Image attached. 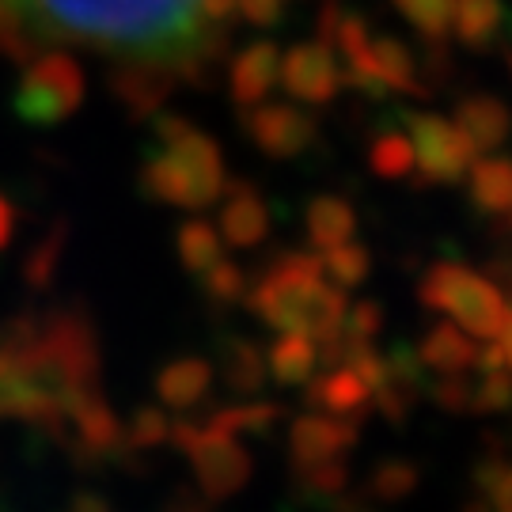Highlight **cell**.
I'll use <instances>...</instances> for the list:
<instances>
[{"instance_id": "cell-23", "label": "cell", "mask_w": 512, "mask_h": 512, "mask_svg": "<svg viewBox=\"0 0 512 512\" xmlns=\"http://www.w3.org/2000/svg\"><path fill=\"white\" fill-rule=\"evenodd\" d=\"M368 160H372V171L384 175V179H406L418 167L406 133H380L368 148Z\"/></svg>"}, {"instance_id": "cell-34", "label": "cell", "mask_w": 512, "mask_h": 512, "mask_svg": "<svg viewBox=\"0 0 512 512\" xmlns=\"http://www.w3.org/2000/svg\"><path fill=\"white\" fill-rule=\"evenodd\" d=\"M497 357H501V365H505V372H512V319L505 323V330H501V338L494 342Z\"/></svg>"}, {"instance_id": "cell-11", "label": "cell", "mask_w": 512, "mask_h": 512, "mask_svg": "<svg viewBox=\"0 0 512 512\" xmlns=\"http://www.w3.org/2000/svg\"><path fill=\"white\" fill-rule=\"evenodd\" d=\"M459 126V133L471 141L478 156L482 152H494V148L505 145V137H509L512 129V114L509 107L494 99V95H471V99H463L456 107V118H452Z\"/></svg>"}, {"instance_id": "cell-25", "label": "cell", "mask_w": 512, "mask_h": 512, "mask_svg": "<svg viewBox=\"0 0 512 512\" xmlns=\"http://www.w3.org/2000/svg\"><path fill=\"white\" fill-rule=\"evenodd\" d=\"M395 8L403 12L425 38H444L452 31V8L456 0H395Z\"/></svg>"}, {"instance_id": "cell-19", "label": "cell", "mask_w": 512, "mask_h": 512, "mask_svg": "<svg viewBox=\"0 0 512 512\" xmlns=\"http://www.w3.org/2000/svg\"><path fill=\"white\" fill-rule=\"evenodd\" d=\"M368 61H372V69L380 76V84H384L387 92L391 88H403V92H418V69H414V57L406 50L399 38L391 35H372L368 42Z\"/></svg>"}, {"instance_id": "cell-29", "label": "cell", "mask_w": 512, "mask_h": 512, "mask_svg": "<svg viewBox=\"0 0 512 512\" xmlns=\"http://www.w3.org/2000/svg\"><path fill=\"white\" fill-rule=\"evenodd\" d=\"M509 399H512V372H505V368L482 372L478 387L471 391V406L475 410H505Z\"/></svg>"}, {"instance_id": "cell-8", "label": "cell", "mask_w": 512, "mask_h": 512, "mask_svg": "<svg viewBox=\"0 0 512 512\" xmlns=\"http://www.w3.org/2000/svg\"><path fill=\"white\" fill-rule=\"evenodd\" d=\"M281 84L296 103H330L342 88V69L323 42H300L281 57Z\"/></svg>"}, {"instance_id": "cell-9", "label": "cell", "mask_w": 512, "mask_h": 512, "mask_svg": "<svg viewBox=\"0 0 512 512\" xmlns=\"http://www.w3.org/2000/svg\"><path fill=\"white\" fill-rule=\"evenodd\" d=\"M247 133L266 156L274 160H293L315 137V122L293 103H258L247 114Z\"/></svg>"}, {"instance_id": "cell-4", "label": "cell", "mask_w": 512, "mask_h": 512, "mask_svg": "<svg viewBox=\"0 0 512 512\" xmlns=\"http://www.w3.org/2000/svg\"><path fill=\"white\" fill-rule=\"evenodd\" d=\"M421 300L440 315H448V323H456L467 338H486V342H497L512 319L509 300L494 281H486L475 270H463L456 262H437L421 277Z\"/></svg>"}, {"instance_id": "cell-30", "label": "cell", "mask_w": 512, "mask_h": 512, "mask_svg": "<svg viewBox=\"0 0 512 512\" xmlns=\"http://www.w3.org/2000/svg\"><path fill=\"white\" fill-rule=\"evenodd\" d=\"M281 8H285V0H236V16H243L255 27H274L281 19Z\"/></svg>"}, {"instance_id": "cell-20", "label": "cell", "mask_w": 512, "mask_h": 512, "mask_svg": "<svg viewBox=\"0 0 512 512\" xmlns=\"http://www.w3.org/2000/svg\"><path fill=\"white\" fill-rule=\"evenodd\" d=\"M505 23V4L501 0H456L452 8V31L467 46H486Z\"/></svg>"}, {"instance_id": "cell-3", "label": "cell", "mask_w": 512, "mask_h": 512, "mask_svg": "<svg viewBox=\"0 0 512 512\" xmlns=\"http://www.w3.org/2000/svg\"><path fill=\"white\" fill-rule=\"evenodd\" d=\"M160 141L164 152L152 156L145 167V186L152 198L202 209L228 190L220 148L202 129H194L183 118H160Z\"/></svg>"}, {"instance_id": "cell-17", "label": "cell", "mask_w": 512, "mask_h": 512, "mask_svg": "<svg viewBox=\"0 0 512 512\" xmlns=\"http://www.w3.org/2000/svg\"><path fill=\"white\" fill-rule=\"evenodd\" d=\"M319 365H323V353L304 334H281L266 353V368L277 376V384L285 387L308 384Z\"/></svg>"}, {"instance_id": "cell-2", "label": "cell", "mask_w": 512, "mask_h": 512, "mask_svg": "<svg viewBox=\"0 0 512 512\" xmlns=\"http://www.w3.org/2000/svg\"><path fill=\"white\" fill-rule=\"evenodd\" d=\"M251 308L262 323L281 334H304L323 353L342 334L349 300L338 285L327 281L319 255H285L251 289Z\"/></svg>"}, {"instance_id": "cell-27", "label": "cell", "mask_w": 512, "mask_h": 512, "mask_svg": "<svg viewBox=\"0 0 512 512\" xmlns=\"http://www.w3.org/2000/svg\"><path fill=\"white\" fill-rule=\"evenodd\" d=\"M414 482H418V471H414L410 463L387 459V463H380V467L372 471L368 490H372V497H380V501H403V497L414 490Z\"/></svg>"}, {"instance_id": "cell-15", "label": "cell", "mask_w": 512, "mask_h": 512, "mask_svg": "<svg viewBox=\"0 0 512 512\" xmlns=\"http://www.w3.org/2000/svg\"><path fill=\"white\" fill-rule=\"evenodd\" d=\"M308 243L319 251V258L330 255V251H338V247H346L353 243V232H357V213H353V205L342 202V198H334V194H323V198H315L308 205Z\"/></svg>"}, {"instance_id": "cell-7", "label": "cell", "mask_w": 512, "mask_h": 512, "mask_svg": "<svg viewBox=\"0 0 512 512\" xmlns=\"http://www.w3.org/2000/svg\"><path fill=\"white\" fill-rule=\"evenodd\" d=\"M353 444H357V425L330 418V414H304L289 429V452H293V463L300 475L346 463V452Z\"/></svg>"}, {"instance_id": "cell-16", "label": "cell", "mask_w": 512, "mask_h": 512, "mask_svg": "<svg viewBox=\"0 0 512 512\" xmlns=\"http://www.w3.org/2000/svg\"><path fill=\"white\" fill-rule=\"evenodd\" d=\"M213 387V368L202 357H183V361H171L156 380V395L160 403L171 410H194L209 395Z\"/></svg>"}, {"instance_id": "cell-1", "label": "cell", "mask_w": 512, "mask_h": 512, "mask_svg": "<svg viewBox=\"0 0 512 512\" xmlns=\"http://www.w3.org/2000/svg\"><path fill=\"white\" fill-rule=\"evenodd\" d=\"M0 38L69 61L88 50L129 65H171L209 31L198 0H0Z\"/></svg>"}, {"instance_id": "cell-35", "label": "cell", "mask_w": 512, "mask_h": 512, "mask_svg": "<svg viewBox=\"0 0 512 512\" xmlns=\"http://www.w3.org/2000/svg\"><path fill=\"white\" fill-rule=\"evenodd\" d=\"M509 65H512V61H509Z\"/></svg>"}, {"instance_id": "cell-33", "label": "cell", "mask_w": 512, "mask_h": 512, "mask_svg": "<svg viewBox=\"0 0 512 512\" xmlns=\"http://www.w3.org/2000/svg\"><path fill=\"white\" fill-rule=\"evenodd\" d=\"M490 509L512 512V467H501L490 478Z\"/></svg>"}, {"instance_id": "cell-5", "label": "cell", "mask_w": 512, "mask_h": 512, "mask_svg": "<svg viewBox=\"0 0 512 512\" xmlns=\"http://www.w3.org/2000/svg\"><path fill=\"white\" fill-rule=\"evenodd\" d=\"M171 433H175V440L183 444V452L190 456L194 478L205 490V497L224 501V497L239 494L247 486L251 456L243 452V444L236 437L220 433L217 425H209V421H179Z\"/></svg>"}, {"instance_id": "cell-18", "label": "cell", "mask_w": 512, "mask_h": 512, "mask_svg": "<svg viewBox=\"0 0 512 512\" xmlns=\"http://www.w3.org/2000/svg\"><path fill=\"white\" fill-rule=\"evenodd\" d=\"M471 198L482 213H512V160L486 156L471 167Z\"/></svg>"}, {"instance_id": "cell-10", "label": "cell", "mask_w": 512, "mask_h": 512, "mask_svg": "<svg viewBox=\"0 0 512 512\" xmlns=\"http://www.w3.org/2000/svg\"><path fill=\"white\" fill-rule=\"evenodd\" d=\"M281 80V50L274 42H255L232 61V99L239 107H258Z\"/></svg>"}, {"instance_id": "cell-26", "label": "cell", "mask_w": 512, "mask_h": 512, "mask_svg": "<svg viewBox=\"0 0 512 512\" xmlns=\"http://www.w3.org/2000/svg\"><path fill=\"white\" fill-rule=\"evenodd\" d=\"M277 418V406L258 403V406H232V410H220L209 418V425H217L220 433L228 437H243V433H266Z\"/></svg>"}, {"instance_id": "cell-6", "label": "cell", "mask_w": 512, "mask_h": 512, "mask_svg": "<svg viewBox=\"0 0 512 512\" xmlns=\"http://www.w3.org/2000/svg\"><path fill=\"white\" fill-rule=\"evenodd\" d=\"M406 137L414 148V164L429 183H459L463 175H471L478 152L471 141L459 133L452 118L440 114H410L406 118Z\"/></svg>"}, {"instance_id": "cell-24", "label": "cell", "mask_w": 512, "mask_h": 512, "mask_svg": "<svg viewBox=\"0 0 512 512\" xmlns=\"http://www.w3.org/2000/svg\"><path fill=\"white\" fill-rule=\"evenodd\" d=\"M323 262V274H327L330 285H338L342 293L346 289H357L361 281L368 277V266H372V258L361 243H346V247H338V251H330V255L319 258Z\"/></svg>"}, {"instance_id": "cell-22", "label": "cell", "mask_w": 512, "mask_h": 512, "mask_svg": "<svg viewBox=\"0 0 512 512\" xmlns=\"http://www.w3.org/2000/svg\"><path fill=\"white\" fill-rule=\"evenodd\" d=\"M224 380L236 387V391H258L266 380V357L258 353V346L251 342H228L224 349Z\"/></svg>"}, {"instance_id": "cell-28", "label": "cell", "mask_w": 512, "mask_h": 512, "mask_svg": "<svg viewBox=\"0 0 512 512\" xmlns=\"http://www.w3.org/2000/svg\"><path fill=\"white\" fill-rule=\"evenodd\" d=\"M205 281V293L213 296V300H220V304H236V300H243L247 296V274L239 270L232 258H224V262H217L209 274H202Z\"/></svg>"}, {"instance_id": "cell-21", "label": "cell", "mask_w": 512, "mask_h": 512, "mask_svg": "<svg viewBox=\"0 0 512 512\" xmlns=\"http://www.w3.org/2000/svg\"><path fill=\"white\" fill-rule=\"evenodd\" d=\"M179 258H183V266L190 274H209L217 262H224V239L213 224H205V220H190L183 224V232H179Z\"/></svg>"}, {"instance_id": "cell-32", "label": "cell", "mask_w": 512, "mask_h": 512, "mask_svg": "<svg viewBox=\"0 0 512 512\" xmlns=\"http://www.w3.org/2000/svg\"><path fill=\"white\" fill-rule=\"evenodd\" d=\"M198 16H202L205 31H217L236 16V0H198Z\"/></svg>"}, {"instance_id": "cell-31", "label": "cell", "mask_w": 512, "mask_h": 512, "mask_svg": "<svg viewBox=\"0 0 512 512\" xmlns=\"http://www.w3.org/2000/svg\"><path fill=\"white\" fill-rule=\"evenodd\" d=\"M167 437V418L160 410H141L137 421H133V440L141 444H156V440Z\"/></svg>"}, {"instance_id": "cell-13", "label": "cell", "mask_w": 512, "mask_h": 512, "mask_svg": "<svg viewBox=\"0 0 512 512\" xmlns=\"http://www.w3.org/2000/svg\"><path fill=\"white\" fill-rule=\"evenodd\" d=\"M311 403L319 410H327L330 418L353 421L372 406V387L349 365H330L327 376L311 380Z\"/></svg>"}, {"instance_id": "cell-14", "label": "cell", "mask_w": 512, "mask_h": 512, "mask_svg": "<svg viewBox=\"0 0 512 512\" xmlns=\"http://www.w3.org/2000/svg\"><path fill=\"white\" fill-rule=\"evenodd\" d=\"M478 353L482 349L456 323H437V327L421 338L418 361L421 368H433V372L452 380V376H463L467 368H478Z\"/></svg>"}, {"instance_id": "cell-12", "label": "cell", "mask_w": 512, "mask_h": 512, "mask_svg": "<svg viewBox=\"0 0 512 512\" xmlns=\"http://www.w3.org/2000/svg\"><path fill=\"white\" fill-rule=\"evenodd\" d=\"M266 232H270L266 202L247 186H232V194L224 198V209H220V239L232 243V247L251 251L266 239Z\"/></svg>"}]
</instances>
